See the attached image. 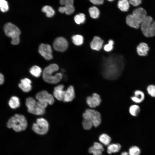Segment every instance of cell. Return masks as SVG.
<instances>
[{
	"label": "cell",
	"instance_id": "obj_1",
	"mask_svg": "<svg viewBox=\"0 0 155 155\" xmlns=\"http://www.w3.org/2000/svg\"><path fill=\"white\" fill-rule=\"evenodd\" d=\"M125 66V60L121 55L112 54L102 59L101 73L105 79L115 80L121 76Z\"/></svg>",
	"mask_w": 155,
	"mask_h": 155
},
{
	"label": "cell",
	"instance_id": "obj_41",
	"mask_svg": "<svg viewBox=\"0 0 155 155\" xmlns=\"http://www.w3.org/2000/svg\"><path fill=\"white\" fill-rule=\"evenodd\" d=\"M90 1L91 3L95 5L102 4L104 2V1L103 0H90Z\"/></svg>",
	"mask_w": 155,
	"mask_h": 155
},
{
	"label": "cell",
	"instance_id": "obj_39",
	"mask_svg": "<svg viewBox=\"0 0 155 155\" xmlns=\"http://www.w3.org/2000/svg\"><path fill=\"white\" fill-rule=\"evenodd\" d=\"M129 1L130 4L134 6H137L142 3L141 0H130Z\"/></svg>",
	"mask_w": 155,
	"mask_h": 155
},
{
	"label": "cell",
	"instance_id": "obj_9",
	"mask_svg": "<svg viewBox=\"0 0 155 155\" xmlns=\"http://www.w3.org/2000/svg\"><path fill=\"white\" fill-rule=\"evenodd\" d=\"M26 104L28 111L30 113L37 115H42L45 113V109L40 107L35 100L32 97L27 98Z\"/></svg>",
	"mask_w": 155,
	"mask_h": 155
},
{
	"label": "cell",
	"instance_id": "obj_4",
	"mask_svg": "<svg viewBox=\"0 0 155 155\" xmlns=\"http://www.w3.org/2000/svg\"><path fill=\"white\" fill-rule=\"evenodd\" d=\"M7 126L9 128H12L16 132H19L26 129L27 123L24 115L16 114L9 119Z\"/></svg>",
	"mask_w": 155,
	"mask_h": 155
},
{
	"label": "cell",
	"instance_id": "obj_6",
	"mask_svg": "<svg viewBox=\"0 0 155 155\" xmlns=\"http://www.w3.org/2000/svg\"><path fill=\"white\" fill-rule=\"evenodd\" d=\"M150 16H147L141 25V28L143 34L146 37H152L155 35V20Z\"/></svg>",
	"mask_w": 155,
	"mask_h": 155
},
{
	"label": "cell",
	"instance_id": "obj_19",
	"mask_svg": "<svg viewBox=\"0 0 155 155\" xmlns=\"http://www.w3.org/2000/svg\"><path fill=\"white\" fill-rule=\"evenodd\" d=\"M149 48L147 44L144 42L140 43L137 47V51L140 56H145L147 55Z\"/></svg>",
	"mask_w": 155,
	"mask_h": 155
},
{
	"label": "cell",
	"instance_id": "obj_13",
	"mask_svg": "<svg viewBox=\"0 0 155 155\" xmlns=\"http://www.w3.org/2000/svg\"><path fill=\"white\" fill-rule=\"evenodd\" d=\"M101 100L100 96L96 93H93L92 96H88L86 98V102L90 107L95 108L100 105Z\"/></svg>",
	"mask_w": 155,
	"mask_h": 155
},
{
	"label": "cell",
	"instance_id": "obj_30",
	"mask_svg": "<svg viewBox=\"0 0 155 155\" xmlns=\"http://www.w3.org/2000/svg\"><path fill=\"white\" fill-rule=\"evenodd\" d=\"M85 16L83 13H80L76 15L74 18L75 22L78 24L84 23L85 20Z\"/></svg>",
	"mask_w": 155,
	"mask_h": 155
},
{
	"label": "cell",
	"instance_id": "obj_16",
	"mask_svg": "<svg viewBox=\"0 0 155 155\" xmlns=\"http://www.w3.org/2000/svg\"><path fill=\"white\" fill-rule=\"evenodd\" d=\"M75 97V92L74 87L70 86L65 91L63 101L69 102L72 101Z\"/></svg>",
	"mask_w": 155,
	"mask_h": 155
},
{
	"label": "cell",
	"instance_id": "obj_3",
	"mask_svg": "<svg viewBox=\"0 0 155 155\" xmlns=\"http://www.w3.org/2000/svg\"><path fill=\"white\" fill-rule=\"evenodd\" d=\"M59 69L58 66L56 64H51L45 67L42 73L43 80L48 83L52 84H56L59 82L62 79V74L58 73L54 75L53 74Z\"/></svg>",
	"mask_w": 155,
	"mask_h": 155
},
{
	"label": "cell",
	"instance_id": "obj_37",
	"mask_svg": "<svg viewBox=\"0 0 155 155\" xmlns=\"http://www.w3.org/2000/svg\"><path fill=\"white\" fill-rule=\"evenodd\" d=\"M37 105L40 108L45 109L47 106L48 103L45 101L39 100L37 102Z\"/></svg>",
	"mask_w": 155,
	"mask_h": 155
},
{
	"label": "cell",
	"instance_id": "obj_43",
	"mask_svg": "<svg viewBox=\"0 0 155 155\" xmlns=\"http://www.w3.org/2000/svg\"><path fill=\"white\" fill-rule=\"evenodd\" d=\"M128 154L129 153L126 152H123L121 154V155H128Z\"/></svg>",
	"mask_w": 155,
	"mask_h": 155
},
{
	"label": "cell",
	"instance_id": "obj_20",
	"mask_svg": "<svg viewBox=\"0 0 155 155\" xmlns=\"http://www.w3.org/2000/svg\"><path fill=\"white\" fill-rule=\"evenodd\" d=\"M59 11L61 13L65 12L67 15L73 13L75 11V8L73 4H67L64 6L60 7L58 9Z\"/></svg>",
	"mask_w": 155,
	"mask_h": 155
},
{
	"label": "cell",
	"instance_id": "obj_29",
	"mask_svg": "<svg viewBox=\"0 0 155 155\" xmlns=\"http://www.w3.org/2000/svg\"><path fill=\"white\" fill-rule=\"evenodd\" d=\"M89 11L90 16L93 18H97L99 16V11L96 7L93 6L90 8Z\"/></svg>",
	"mask_w": 155,
	"mask_h": 155
},
{
	"label": "cell",
	"instance_id": "obj_24",
	"mask_svg": "<svg viewBox=\"0 0 155 155\" xmlns=\"http://www.w3.org/2000/svg\"><path fill=\"white\" fill-rule=\"evenodd\" d=\"M120 145L118 144H113L109 145L107 147V152L109 154L119 152L121 148Z\"/></svg>",
	"mask_w": 155,
	"mask_h": 155
},
{
	"label": "cell",
	"instance_id": "obj_17",
	"mask_svg": "<svg viewBox=\"0 0 155 155\" xmlns=\"http://www.w3.org/2000/svg\"><path fill=\"white\" fill-rule=\"evenodd\" d=\"M31 80L27 78L22 79L20 81V83L18 85L19 87L22 90L25 92H28L31 89L32 86Z\"/></svg>",
	"mask_w": 155,
	"mask_h": 155
},
{
	"label": "cell",
	"instance_id": "obj_23",
	"mask_svg": "<svg viewBox=\"0 0 155 155\" xmlns=\"http://www.w3.org/2000/svg\"><path fill=\"white\" fill-rule=\"evenodd\" d=\"M129 112L131 115L134 117L137 116L140 111V106L137 104L131 105L129 108Z\"/></svg>",
	"mask_w": 155,
	"mask_h": 155
},
{
	"label": "cell",
	"instance_id": "obj_15",
	"mask_svg": "<svg viewBox=\"0 0 155 155\" xmlns=\"http://www.w3.org/2000/svg\"><path fill=\"white\" fill-rule=\"evenodd\" d=\"M145 95L142 91L137 90L134 92V95L131 97V99L136 104L142 103L144 100Z\"/></svg>",
	"mask_w": 155,
	"mask_h": 155
},
{
	"label": "cell",
	"instance_id": "obj_36",
	"mask_svg": "<svg viewBox=\"0 0 155 155\" xmlns=\"http://www.w3.org/2000/svg\"><path fill=\"white\" fill-rule=\"evenodd\" d=\"M102 152L100 150L96 149L93 146L90 147L88 149L89 153H92L94 155H101Z\"/></svg>",
	"mask_w": 155,
	"mask_h": 155
},
{
	"label": "cell",
	"instance_id": "obj_25",
	"mask_svg": "<svg viewBox=\"0 0 155 155\" xmlns=\"http://www.w3.org/2000/svg\"><path fill=\"white\" fill-rule=\"evenodd\" d=\"M42 72V69L37 65L32 66L30 69V73L33 76L37 78L40 76Z\"/></svg>",
	"mask_w": 155,
	"mask_h": 155
},
{
	"label": "cell",
	"instance_id": "obj_5",
	"mask_svg": "<svg viewBox=\"0 0 155 155\" xmlns=\"http://www.w3.org/2000/svg\"><path fill=\"white\" fill-rule=\"evenodd\" d=\"M4 28L6 35L11 38V43L14 45L18 44L20 42L19 36L20 34L19 29L10 23L6 24Z\"/></svg>",
	"mask_w": 155,
	"mask_h": 155
},
{
	"label": "cell",
	"instance_id": "obj_12",
	"mask_svg": "<svg viewBox=\"0 0 155 155\" xmlns=\"http://www.w3.org/2000/svg\"><path fill=\"white\" fill-rule=\"evenodd\" d=\"M36 97L38 100H42L46 102L50 105L53 104L55 101L52 95L45 90L38 92L36 94Z\"/></svg>",
	"mask_w": 155,
	"mask_h": 155
},
{
	"label": "cell",
	"instance_id": "obj_38",
	"mask_svg": "<svg viewBox=\"0 0 155 155\" xmlns=\"http://www.w3.org/2000/svg\"><path fill=\"white\" fill-rule=\"evenodd\" d=\"M93 146L96 149L100 150L102 151H103L104 150L103 146L100 143L97 142H95L94 143Z\"/></svg>",
	"mask_w": 155,
	"mask_h": 155
},
{
	"label": "cell",
	"instance_id": "obj_11",
	"mask_svg": "<svg viewBox=\"0 0 155 155\" xmlns=\"http://www.w3.org/2000/svg\"><path fill=\"white\" fill-rule=\"evenodd\" d=\"M38 52L46 60H50L53 58L51 48L48 44H41L39 47Z\"/></svg>",
	"mask_w": 155,
	"mask_h": 155
},
{
	"label": "cell",
	"instance_id": "obj_40",
	"mask_svg": "<svg viewBox=\"0 0 155 155\" xmlns=\"http://www.w3.org/2000/svg\"><path fill=\"white\" fill-rule=\"evenodd\" d=\"M60 3L61 5H64L67 4H73V0H61L60 1Z\"/></svg>",
	"mask_w": 155,
	"mask_h": 155
},
{
	"label": "cell",
	"instance_id": "obj_32",
	"mask_svg": "<svg viewBox=\"0 0 155 155\" xmlns=\"http://www.w3.org/2000/svg\"><path fill=\"white\" fill-rule=\"evenodd\" d=\"M140 150L139 147L133 146L129 149L128 153L129 155H140Z\"/></svg>",
	"mask_w": 155,
	"mask_h": 155
},
{
	"label": "cell",
	"instance_id": "obj_26",
	"mask_svg": "<svg viewBox=\"0 0 155 155\" xmlns=\"http://www.w3.org/2000/svg\"><path fill=\"white\" fill-rule=\"evenodd\" d=\"M99 140L101 142L105 145H108L111 140L110 137L105 133L101 135L99 137Z\"/></svg>",
	"mask_w": 155,
	"mask_h": 155
},
{
	"label": "cell",
	"instance_id": "obj_14",
	"mask_svg": "<svg viewBox=\"0 0 155 155\" xmlns=\"http://www.w3.org/2000/svg\"><path fill=\"white\" fill-rule=\"evenodd\" d=\"M64 88L63 85L60 84L56 86L54 88L53 96L59 100H63L65 93V91L63 90Z\"/></svg>",
	"mask_w": 155,
	"mask_h": 155
},
{
	"label": "cell",
	"instance_id": "obj_18",
	"mask_svg": "<svg viewBox=\"0 0 155 155\" xmlns=\"http://www.w3.org/2000/svg\"><path fill=\"white\" fill-rule=\"evenodd\" d=\"M103 41L99 37L94 36L90 44L91 48L93 50L99 51L101 48Z\"/></svg>",
	"mask_w": 155,
	"mask_h": 155
},
{
	"label": "cell",
	"instance_id": "obj_27",
	"mask_svg": "<svg viewBox=\"0 0 155 155\" xmlns=\"http://www.w3.org/2000/svg\"><path fill=\"white\" fill-rule=\"evenodd\" d=\"M42 11L46 13V16L48 17L53 16L55 14V11L49 5H46L42 9Z\"/></svg>",
	"mask_w": 155,
	"mask_h": 155
},
{
	"label": "cell",
	"instance_id": "obj_2",
	"mask_svg": "<svg viewBox=\"0 0 155 155\" xmlns=\"http://www.w3.org/2000/svg\"><path fill=\"white\" fill-rule=\"evenodd\" d=\"M147 16L146 10L142 7H139L134 9L132 14L127 16L126 23L129 26L138 29Z\"/></svg>",
	"mask_w": 155,
	"mask_h": 155
},
{
	"label": "cell",
	"instance_id": "obj_33",
	"mask_svg": "<svg viewBox=\"0 0 155 155\" xmlns=\"http://www.w3.org/2000/svg\"><path fill=\"white\" fill-rule=\"evenodd\" d=\"M147 92L149 95L151 96L155 97V85L150 84L147 87Z\"/></svg>",
	"mask_w": 155,
	"mask_h": 155
},
{
	"label": "cell",
	"instance_id": "obj_10",
	"mask_svg": "<svg viewBox=\"0 0 155 155\" xmlns=\"http://www.w3.org/2000/svg\"><path fill=\"white\" fill-rule=\"evenodd\" d=\"M68 43L67 40L63 37H59L54 40L53 43L54 49L60 52H63L67 49Z\"/></svg>",
	"mask_w": 155,
	"mask_h": 155
},
{
	"label": "cell",
	"instance_id": "obj_22",
	"mask_svg": "<svg viewBox=\"0 0 155 155\" xmlns=\"http://www.w3.org/2000/svg\"><path fill=\"white\" fill-rule=\"evenodd\" d=\"M9 106L12 108L15 109L18 107L20 105L19 98L16 96L11 97L8 102Z\"/></svg>",
	"mask_w": 155,
	"mask_h": 155
},
{
	"label": "cell",
	"instance_id": "obj_35",
	"mask_svg": "<svg viewBox=\"0 0 155 155\" xmlns=\"http://www.w3.org/2000/svg\"><path fill=\"white\" fill-rule=\"evenodd\" d=\"M114 44V41L112 40H110L108 41V43L104 46V50L107 52L110 51L113 48Z\"/></svg>",
	"mask_w": 155,
	"mask_h": 155
},
{
	"label": "cell",
	"instance_id": "obj_42",
	"mask_svg": "<svg viewBox=\"0 0 155 155\" xmlns=\"http://www.w3.org/2000/svg\"><path fill=\"white\" fill-rule=\"evenodd\" d=\"M4 82V77L3 75L1 73L0 74V84H3Z\"/></svg>",
	"mask_w": 155,
	"mask_h": 155
},
{
	"label": "cell",
	"instance_id": "obj_8",
	"mask_svg": "<svg viewBox=\"0 0 155 155\" xmlns=\"http://www.w3.org/2000/svg\"><path fill=\"white\" fill-rule=\"evenodd\" d=\"M49 124L46 120L43 118L36 119V123L33 124L32 129L36 133L40 135L46 134L49 130Z\"/></svg>",
	"mask_w": 155,
	"mask_h": 155
},
{
	"label": "cell",
	"instance_id": "obj_21",
	"mask_svg": "<svg viewBox=\"0 0 155 155\" xmlns=\"http://www.w3.org/2000/svg\"><path fill=\"white\" fill-rule=\"evenodd\" d=\"M129 3L127 0H119L118 1L117 6L121 11H127L129 7Z\"/></svg>",
	"mask_w": 155,
	"mask_h": 155
},
{
	"label": "cell",
	"instance_id": "obj_31",
	"mask_svg": "<svg viewBox=\"0 0 155 155\" xmlns=\"http://www.w3.org/2000/svg\"><path fill=\"white\" fill-rule=\"evenodd\" d=\"M82 125L83 128L86 130H90L93 126V123L91 120L84 119L82 121Z\"/></svg>",
	"mask_w": 155,
	"mask_h": 155
},
{
	"label": "cell",
	"instance_id": "obj_7",
	"mask_svg": "<svg viewBox=\"0 0 155 155\" xmlns=\"http://www.w3.org/2000/svg\"><path fill=\"white\" fill-rule=\"evenodd\" d=\"M82 117L84 119L91 120L95 127H97L101 123L100 114L95 110L89 108L86 109L83 114Z\"/></svg>",
	"mask_w": 155,
	"mask_h": 155
},
{
	"label": "cell",
	"instance_id": "obj_34",
	"mask_svg": "<svg viewBox=\"0 0 155 155\" xmlns=\"http://www.w3.org/2000/svg\"><path fill=\"white\" fill-rule=\"evenodd\" d=\"M0 7L1 10L2 12H5L7 11L9 9L7 2L5 0H1Z\"/></svg>",
	"mask_w": 155,
	"mask_h": 155
},
{
	"label": "cell",
	"instance_id": "obj_28",
	"mask_svg": "<svg viewBox=\"0 0 155 155\" xmlns=\"http://www.w3.org/2000/svg\"><path fill=\"white\" fill-rule=\"evenodd\" d=\"M72 42L76 45L79 46L82 44L83 42V37L80 35H76L72 37Z\"/></svg>",
	"mask_w": 155,
	"mask_h": 155
}]
</instances>
